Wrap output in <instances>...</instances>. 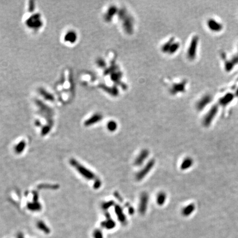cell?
<instances>
[{"instance_id": "6da1fadb", "label": "cell", "mask_w": 238, "mask_h": 238, "mask_svg": "<svg viewBox=\"0 0 238 238\" xmlns=\"http://www.w3.org/2000/svg\"><path fill=\"white\" fill-rule=\"evenodd\" d=\"M71 163L72 165L75 166L77 169V170L79 172V173L87 179L92 180L96 178V176L93 172H90L88 169H86L85 167L79 164L77 162H76V160H73V159L71 160Z\"/></svg>"}, {"instance_id": "7a4b0ae2", "label": "cell", "mask_w": 238, "mask_h": 238, "mask_svg": "<svg viewBox=\"0 0 238 238\" xmlns=\"http://www.w3.org/2000/svg\"><path fill=\"white\" fill-rule=\"evenodd\" d=\"M155 165V160L154 159H151L149 160L145 167L141 170L136 175V178L137 181H141L142 179L145 178V176H147L149 172L151 171L153 167Z\"/></svg>"}, {"instance_id": "3957f363", "label": "cell", "mask_w": 238, "mask_h": 238, "mask_svg": "<svg viewBox=\"0 0 238 238\" xmlns=\"http://www.w3.org/2000/svg\"><path fill=\"white\" fill-rule=\"evenodd\" d=\"M148 200L149 196L148 194L146 192H143L141 195L139 204V212L141 215H145L147 211Z\"/></svg>"}, {"instance_id": "277c9868", "label": "cell", "mask_w": 238, "mask_h": 238, "mask_svg": "<svg viewBox=\"0 0 238 238\" xmlns=\"http://www.w3.org/2000/svg\"><path fill=\"white\" fill-rule=\"evenodd\" d=\"M148 151L147 149H143L136 158L134 162V164L137 166L142 165L145 159L148 158Z\"/></svg>"}, {"instance_id": "5b68a950", "label": "cell", "mask_w": 238, "mask_h": 238, "mask_svg": "<svg viewBox=\"0 0 238 238\" xmlns=\"http://www.w3.org/2000/svg\"><path fill=\"white\" fill-rule=\"evenodd\" d=\"M106 216L107 219L105 221H103L102 223V226L104 228L108 229H111L115 227V222L111 218V215H110L109 213H106Z\"/></svg>"}, {"instance_id": "8992f818", "label": "cell", "mask_w": 238, "mask_h": 238, "mask_svg": "<svg viewBox=\"0 0 238 238\" xmlns=\"http://www.w3.org/2000/svg\"><path fill=\"white\" fill-rule=\"evenodd\" d=\"M115 211L116 215L117 217V218L119 220V221L121 222L122 223H125L126 222V217L125 215H124L121 206L119 205H116L115 206Z\"/></svg>"}, {"instance_id": "52a82bcc", "label": "cell", "mask_w": 238, "mask_h": 238, "mask_svg": "<svg viewBox=\"0 0 238 238\" xmlns=\"http://www.w3.org/2000/svg\"><path fill=\"white\" fill-rule=\"evenodd\" d=\"M195 206L194 204H190L183 208L182 211V214L185 217H188L189 215H191L192 213L195 210Z\"/></svg>"}, {"instance_id": "ba28073f", "label": "cell", "mask_w": 238, "mask_h": 238, "mask_svg": "<svg viewBox=\"0 0 238 238\" xmlns=\"http://www.w3.org/2000/svg\"><path fill=\"white\" fill-rule=\"evenodd\" d=\"M193 164V160L191 158H185L183 162H182V165L180 166V168L182 170H185L190 168Z\"/></svg>"}, {"instance_id": "9c48e42d", "label": "cell", "mask_w": 238, "mask_h": 238, "mask_svg": "<svg viewBox=\"0 0 238 238\" xmlns=\"http://www.w3.org/2000/svg\"><path fill=\"white\" fill-rule=\"evenodd\" d=\"M166 195L165 194V192H159L157 197V203L159 206H162L164 205L166 201Z\"/></svg>"}, {"instance_id": "30bf717a", "label": "cell", "mask_w": 238, "mask_h": 238, "mask_svg": "<svg viewBox=\"0 0 238 238\" xmlns=\"http://www.w3.org/2000/svg\"><path fill=\"white\" fill-rule=\"evenodd\" d=\"M102 119V116L100 115H96L93 116L90 119L86 121V125L87 126L91 125L96 122H98Z\"/></svg>"}, {"instance_id": "8fae6325", "label": "cell", "mask_w": 238, "mask_h": 238, "mask_svg": "<svg viewBox=\"0 0 238 238\" xmlns=\"http://www.w3.org/2000/svg\"><path fill=\"white\" fill-rule=\"evenodd\" d=\"M37 226H38V227L39 229L44 231V232H45L46 234H49V228H48L45 225V224L43 221H39L38 223V224H37Z\"/></svg>"}, {"instance_id": "7c38bea8", "label": "cell", "mask_w": 238, "mask_h": 238, "mask_svg": "<svg viewBox=\"0 0 238 238\" xmlns=\"http://www.w3.org/2000/svg\"><path fill=\"white\" fill-rule=\"evenodd\" d=\"M25 147H26V143L24 141H22L17 145L16 147V151L17 153H20L23 152Z\"/></svg>"}, {"instance_id": "4fadbf2b", "label": "cell", "mask_w": 238, "mask_h": 238, "mask_svg": "<svg viewBox=\"0 0 238 238\" xmlns=\"http://www.w3.org/2000/svg\"><path fill=\"white\" fill-rule=\"evenodd\" d=\"M117 125L116 122L114 121H110L108 124V129L111 132H113V131H115L117 129Z\"/></svg>"}, {"instance_id": "5bb4252c", "label": "cell", "mask_w": 238, "mask_h": 238, "mask_svg": "<svg viewBox=\"0 0 238 238\" xmlns=\"http://www.w3.org/2000/svg\"><path fill=\"white\" fill-rule=\"evenodd\" d=\"M28 208L32 211H39L40 209V205L38 203H34L28 205Z\"/></svg>"}, {"instance_id": "9a60e30c", "label": "cell", "mask_w": 238, "mask_h": 238, "mask_svg": "<svg viewBox=\"0 0 238 238\" xmlns=\"http://www.w3.org/2000/svg\"><path fill=\"white\" fill-rule=\"evenodd\" d=\"M114 205V202L112 201H110L106 202L104 203L102 205V208L104 209V210H108L110 207H112L113 205Z\"/></svg>"}, {"instance_id": "2e32d148", "label": "cell", "mask_w": 238, "mask_h": 238, "mask_svg": "<svg viewBox=\"0 0 238 238\" xmlns=\"http://www.w3.org/2000/svg\"><path fill=\"white\" fill-rule=\"evenodd\" d=\"M94 238H103L102 232L98 229L96 230L94 232Z\"/></svg>"}, {"instance_id": "e0dca14e", "label": "cell", "mask_w": 238, "mask_h": 238, "mask_svg": "<svg viewBox=\"0 0 238 238\" xmlns=\"http://www.w3.org/2000/svg\"><path fill=\"white\" fill-rule=\"evenodd\" d=\"M101 185H102V182H100V180H97L94 184V188H99L101 186Z\"/></svg>"}, {"instance_id": "ac0fdd59", "label": "cell", "mask_w": 238, "mask_h": 238, "mask_svg": "<svg viewBox=\"0 0 238 238\" xmlns=\"http://www.w3.org/2000/svg\"><path fill=\"white\" fill-rule=\"evenodd\" d=\"M129 211L130 214L132 215V214L134 213V209H133V208H132V207H130L129 208Z\"/></svg>"}, {"instance_id": "d6986e66", "label": "cell", "mask_w": 238, "mask_h": 238, "mask_svg": "<svg viewBox=\"0 0 238 238\" xmlns=\"http://www.w3.org/2000/svg\"><path fill=\"white\" fill-rule=\"evenodd\" d=\"M18 238H23V235L22 234H20L18 235Z\"/></svg>"}]
</instances>
